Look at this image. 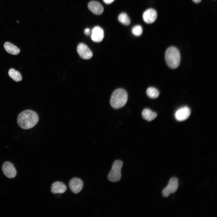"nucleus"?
<instances>
[{
	"label": "nucleus",
	"instance_id": "a211bd4d",
	"mask_svg": "<svg viewBox=\"0 0 217 217\" xmlns=\"http://www.w3.org/2000/svg\"><path fill=\"white\" fill-rule=\"evenodd\" d=\"M118 20L120 22L125 25H128L130 23L131 21L129 17L124 13H121L119 15Z\"/></svg>",
	"mask_w": 217,
	"mask_h": 217
},
{
	"label": "nucleus",
	"instance_id": "aec40b11",
	"mask_svg": "<svg viewBox=\"0 0 217 217\" xmlns=\"http://www.w3.org/2000/svg\"><path fill=\"white\" fill-rule=\"evenodd\" d=\"M91 32L90 28H87L84 30V34L86 36H89L91 34Z\"/></svg>",
	"mask_w": 217,
	"mask_h": 217
},
{
	"label": "nucleus",
	"instance_id": "6e6552de",
	"mask_svg": "<svg viewBox=\"0 0 217 217\" xmlns=\"http://www.w3.org/2000/svg\"><path fill=\"white\" fill-rule=\"evenodd\" d=\"M190 113V108L186 106L182 107L177 110L175 112V116L177 121H182L188 118Z\"/></svg>",
	"mask_w": 217,
	"mask_h": 217
},
{
	"label": "nucleus",
	"instance_id": "f03ea898",
	"mask_svg": "<svg viewBox=\"0 0 217 217\" xmlns=\"http://www.w3.org/2000/svg\"><path fill=\"white\" fill-rule=\"evenodd\" d=\"M127 99V94L123 89L119 88L112 93L110 99L111 106L115 108H119L124 106Z\"/></svg>",
	"mask_w": 217,
	"mask_h": 217
},
{
	"label": "nucleus",
	"instance_id": "9b49d317",
	"mask_svg": "<svg viewBox=\"0 0 217 217\" xmlns=\"http://www.w3.org/2000/svg\"><path fill=\"white\" fill-rule=\"evenodd\" d=\"M69 186L71 190L74 193H77L82 190L83 183L80 179L74 178L70 181Z\"/></svg>",
	"mask_w": 217,
	"mask_h": 217
},
{
	"label": "nucleus",
	"instance_id": "f3484780",
	"mask_svg": "<svg viewBox=\"0 0 217 217\" xmlns=\"http://www.w3.org/2000/svg\"><path fill=\"white\" fill-rule=\"evenodd\" d=\"M146 93L149 97L153 99L157 98L159 95L158 90L153 87L148 88L146 90Z\"/></svg>",
	"mask_w": 217,
	"mask_h": 217
},
{
	"label": "nucleus",
	"instance_id": "423d86ee",
	"mask_svg": "<svg viewBox=\"0 0 217 217\" xmlns=\"http://www.w3.org/2000/svg\"><path fill=\"white\" fill-rule=\"evenodd\" d=\"M77 51L80 56L84 59H90L93 56L91 50L86 45L83 43H80L78 45Z\"/></svg>",
	"mask_w": 217,
	"mask_h": 217
},
{
	"label": "nucleus",
	"instance_id": "39448f33",
	"mask_svg": "<svg viewBox=\"0 0 217 217\" xmlns=\"http://www.w3.org/2000/svg\"><path fill=\"white\" fill-rule=\"evenodd\" d=\"M178 179L172 177L169 180L167 186L162 191V196L165 197H168L171 193H175L178 187Z\"/></svg>",
	"mask_w": 217,
	"mask_h": 217
},
{
	"label": "nucleus",
	"instance_id": "f8f14e48",
	"mask_svg": "<svg viewBox=\"0 0 217 217\" xmlns=\"http://www.w3.org/2000/svg\"><path fill=\"white\" fill-rule=\"evenodd\" d=\"M89 9L93 14L100 15L103 12L104 9L102 5L96 1H91L88 4Z\"/></svg>",
	"mask_w": 217,
	"mask_h": 217
},
{
	"label": "nucleus",
	"instance_id": "412c9836",
	"mask_svg": "<svg viewBox=\"0 0 217 217\" xmlns=\"http://www.w3.org/2000/svg\"><path fill=\"white\" fill-rule=\"evenodd\" d=\"M115 0H103L104 2L106 4H110L113 2Z\"/></svg>",
	"mask_w": 217,
	"mask_h": 217
},
{
	"label": "nucleus",
	"instance_id": "9d476101",
	"mask_svg": "<svg viewBox=\"0 0 217 217\" xmlns=\"http://www.w3.org/2000/svg\"><path fill=\"white\" fill-rule=\"evenodd\" d=\"M157 17L156 11L153 8L146 10L143 13V17L144 21L148 24H151L156 20Z\"/></svg>",
	"mask_w": 217,
	"mask_h": 217
},
{
	"label": "nucleus",
	"instance_id": "dca6fc26",
	"mask_svg": "<svg viewBox=\"0 0 217 217\" xmlns=\"http://www.w3.org/2000/svg\"><path fill=\"white\" fill-rule=\"evenodd\" d=\"M8 73L9 76L16 82L20 81L22 80V76L20 73L13 68L10 69Z\"/></svg>",
	"mask_w": 217,
	"mask_h": 217
},
{
	"label": "nucleus",
	"instance_id": "20e7f679",
	"mask_svg": "<svg viewBox=\"0 0 217 217\" xmlns=\"http://www.w3.org/2000/svg\"><path fill=\"white\" fill-rule=\"evenodd\" d=\"M123 165L122 162L119 160L115 161L112 168L108 175V180L112 182L119 181L121 178V170Z\"/></svg>",
	"mask_w": 217,
	"mask_h": 217
},
{
	"label": "nucleus",
	"instance_id": "4468645a",
	"mask_svg": "<svg viewBox=\"0 0 217 217\" xmlns=\"http://www.w3.org/2000/svg\"><path fill=\"white\" fill-rule=\"evenodd\" d=\"M4 46L6 51L10 54L17 55L20 52V50L17 47L10 42H5Z\"/></svg>",
	"mask_w": 217,
	"mask_h": 217
},
{
	"label": "nucleus",
	"instance_id": "f257e3e1",
	"mask_svg": "<svg viewBox=\"0 0 217 217\" xmlns=\"http://www.w3.org/2000/svg\"><path fill=\"white\" fill-rule=\"evenodd\" d=\"M39 116L35 111L29 109L21 112L18 115L17 122L18 126L24 129H28L34 127L39 121Z\"/></svg>",
	"mask_w": 217,
	"mask_h": 217
},
{
	"label": "nucleus",
	"instance_id": "6ab92c4d",
	"mask_svg": "<svg viewBox=\"0 0 217 217\" xmlns=\"http://www.w3.org/2000/svg\"><path fill=\"white\" fill-rule=\"evenodd\" d=\"M132 32L135 36H140L143 32V28L141 26L137 25L134 27L132 29Z\"/></svg>",
	"mask_w": 217,
	"mask_h": 217
},
{
	"label": "nucleus",
	"instance_id": "2eb2a0df",
	"mask_svg": "<svg viewBox=\"0 0 217 217\" xmlns=\"http://www.w3.org/2000/svg\"><path fill=\"white\" fill-rule=\"evenodd\" d=\"M142 115L144 119L148 121H151L157 117V114L149 109L145 108L142 111Z\"/></svg>",
	"mask_w": 217,
	"mask_h": 217
},
{
	"label": "nucleus",
	"instance_id": "ddd939ff",
	"mask_svg": "<svg viewBox=\"0 0 217 217\" xmlns=\"http://www.w3.org/2000/svg\"><path fill=\"white\" fill-rule=\"evenodd\" d=\"M67 190L66 186L62 182L56 181L52 184L51 187V192L53 193H62Z\"/></svg>",
	"mask_w": 217,
	"mask_h": 217
},
{
	"label": "nucleus",
	"instance_id": "0eeeda50",
	"mask_svg": "<svg viewBox=\"0 0 217 217\" xmlns=\"http://www.w3.org/2000/svg\"><path fill=\"white\" fill-rule=\"evenodd\" d=\"M2 170L5 175L8 178H13L16 175L17 171L14 166L9 162H6L3 164Z\"/></svg>",
	"mask_w": 217,
	"mask_h": 217
},
{
	"label": "nucleus",
	"instance_id": "4be33fe9",
	"mask_svg": "<svg viewBox=\"0 0 217 217\" xmlns=\"http://www.w3.org/2000/svg\"><path fill=\"white\" fill-rule=\"evenodd\" d=\"M193 1L196 3H198L200 2L202 0H192Z\"/></svg>",
	"mask_w": 217,
	"mask_h": 217
},
{
	"label": "nucleus",
	"instance_id": "1a4fd4ad",
	"mask_svg": "<svg viewBox=\"0 0 217 217\" xmlns=\"http://www.w3.org/2000/svg\"><path fill=\"white\" fill-rule=\"evenodd\" d=\"M91 37L92 40L94 42H101L104 37L103 30L100 27L95 26L92 30Z\"/></svg>",
	"mask_w": 217,
	"mask_h": 217
},
{
	"label": "nucleus",
	"instance_id": "7ed1b4c3",
	"mask_svg": "<svg viewBox=\"0 0 217 217\" xmlns=\"http://www.w3.org/2000/svg\"><path fill=\"white\" fill-rule=\"evenodd\" d=\"M165 58L168 66L171 68H175L179 65L181 56L178 49L173 46L170 47L166 50Z\"/></svg>",
	"mask_w": 217,
	"mask_h": 217
}]
</instances>
